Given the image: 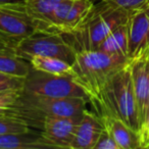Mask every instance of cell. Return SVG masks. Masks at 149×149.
Listing matches in <instances>:
<instances>
[{
    "label": "cell",
    "mask_w": 149,
    "mask_h": 149,
    "mask_svg": "<svg viewBox=\"0 0 149 149\" xmlns=\"http://www.w3.org/2000/svg\"><path fill=\"white\" fill-rule=\"evenodd\" d=\"M94 149H120L118 145L116 144V140L112 137L111 133L103 126L101 134L96 142Z\"/></svg>",
    "instance_id": "cell-24"
},
{
    "label": "cell",
    "mask_w": 149,
    "mask_h": 149,
    "mask_svg": "<svg viewBox=\"0 0 149 149\" xmlns=\"http://www.w3.org/2000/svg\"><path fill=\"white\" fill-rule=\"evenodd\" d=\"M21 93L22 91H17V90L0 92V116L10 113Z\"/></svg>",
    "instance_id": "cell-22"
},
{
    "label": "cell",
    "mask_w": 149,
    "mask_h": 149,
    "mask_svg": "<svg viewBox=\"0 0 149 149\" xmlns=\"http://www.w3.org/2000/svg\"><path fill=\"white\" fill-rule=\"evenodd\" d=\"M13 2H24V0H0V3H13Z\"/></svg>",
    "instance_id": "cell-27"
},
{
    "label": "cell",
    "mask_w": 149,
    "mask_h": 149,
    "mask_svg": "<svg viewBox=\"0 0 149 149\" xmlns=\"http://www.w3.org/2000/svg\"><path fill=\"white\" fill-rule=\"evenodd\" d=\"M54 148L40 133L31 130L19 134L0 135V149H46Z\"/></svg>",
    "instance_id": "cell-14"
},
{
    "label": "cell",
    "mask_w": 149,
    "mask_h": 149,
    "mask_svg": "<svg viewBox=\"0 0 149 149\" xmlns=\"http://www.w3.org/2000/svg\"><path fill=\"white\" fill-rule=\"evenodd\" d=\"M72 1L74 0H60L57 3L55 9H54L53 17H52V27H53L54 33L61 34L62 26H63L68 10L72 4Z\"/></svg>",
    "instance_id": "cell-20"
},
{
    "label": "cell",
    "mask_w": 149,
    "mask_h": 149,
    "mask_svg": "<svg viewBox=\"0 0 149 149\" xmlns=\"http://www.w3.org/2000/svg\"><path fill=\"white\" fill-rule=\"evenodd\" d=\"M128 23V22H127ZM120 26L114 29L99 45L97 50L111 54H125L128 55V25Z\"/></svg>",
    "instance_id": "cell-18"
},
{
    "label": "cell",
    "mask_w": 149,
    "mask_h": 149,
    "mask_svg": "<svg viewBox=\"0 0 149 149\" xmlns=\"http://www.w3.org/2000/svg\"><path fill=\"white\" fill-rule=\"evenodd\" d=\"M138 134L140 137L141 148H149V116L141 125Z\"/></svg>",
    "instance_id": "cell-25"
},
{
    "label": "cell",
    "mask_w": 149,
    "mask_h": 149,
    "mask_svg": "<svg viewBox=\"0 0 149 149\" xmlns=\"http://www.w3.org/2000/svg\"><path fill=\"white\" fill-rule=\"evenodd\" d=\"M24 91L52 98H87L86 91L72 76H56L31 68L25 79Z\"/></svg>",
    "instance_id": "cell-6"
},
{
    "label": "cell",
    "mask_w": 149,
    "mask_h": 149,
    "mask_svg": "<svg viewBox=\"0 0 149 149\" xmlns=\"http://www.w3.org/2000/svg\"><path fill=\"white\" fill-rule=\"evenodd\" d=\"M91 103L97 109L96 113L112 114L139 132L140 118L129 64L108 80L99 99Z\"/></svg>",
    "instance_id": "cell-2"
},
{
    "label": "cell",
    "mask_w": 149,
    "mask_h": 149,
    "mask_svg": "<svg viewBox=\"0 0 149 149\" xmlns=\"http://www.w3.org/2000/svg\"><path fill=\"white\" fill-rule=\"evenodd\" d=\"M95 1H101L116 8L124 9L128 13L146 7L149 3V0H95Z\"/></svg>",
    "instance_id": "cell-21"
},
{
    "label": "cell",
    "mask_w": 149,
    "mask_h": 149,
    "mask_svg": "<svg viewBox=\"0 0 149 149\" xmlns=\"http://www.w3.org/2000/svg\"><path fill=\"white\" fill-rule=\"evenodd\" d=\"M94 6V0H74L62 26V35H70L77 31L85 23Z\"/></svg>",
    "instance_id": "cell-16"
},
{
    "label": "cell",
    "mask_w": 149,
    "mask_h": 149,
    "mask_svg": "<svg viewBox=\"0 0 149 149\" xmlns=\"http://www.w3.org/2000/svg\"><path fill=\"white\" fill-rule=\"evenodd\" d=\"M147 6H148V7H149V3H148V5H147Z\"/></svg>",
    "instance_id": "cell-28"
},
{
    "label": "cell",
    "mask_w": 149,
    "mask_h": 149,
    "mask_svg": "<svg viewBox=\"0 0 149 149\" xmlns=\"http://www.w3.org/2000/svg\"><path fill=\"white\" fill-rule=\"evenodd\" d=\"M29 62L31 64V68L36 70L56 76H72L74 78L72 64L60 58L34 56L29 60Z\"/></svg>",
    "instance_id": "cell-17"
},
{
    "label": "cell",
    "mask_w": 149,
    "mask_h": 149,
    "mask_svg": "<svg viewBox=\"0 0 149 149\" xmlns=\"http://www.w3.org/2000/svg\"><path fill=\"white\" fill-rule=\"evenodd\" d=\"M30 131V125L19 116L5 114L0 116V135L19 134Z\"/></svg>",
    "instance_id": "cell-19"
},
{
    "label": "cell",
    "mask_w": 149,
    "mask_h": 149,
    "mask_svg": "<svg viewBox=\"0 0 149 149\" xmlns=\"http://www.w3.org/2000/svg\"><path fill=\"white\" fill-rule=\"evenodd\" d=\"M129 66L138 105L141 127L145 118V108L149 94V47L139 56L131 58Z\"/></svg>",
    "instance_id": "cell-10"
},
{
    "label": "cell",
    "mask_w": 149,
    "mask_h": 149,
    "mask_svg": "<svg viewBox=\"0 0 149 149\" xmlns=\"http://www.w3.org/2000/svg\"><path fill=\"white\" fill-rule=\"evenodd\" d=\"M131 58L125 54H111L100 50L77 51L74 62V79L83 88L90 102L99 99L108 80L120 68L128 65Z\"/></svg>",
    "instance_id": "cell-1"
},
{
    "label": "cell",
    "mask_w": 149,
    "mask_h": 149,
    "mask_svg": "<svg viewBox=\"0 0 149 149\" xmlns=\"http://www.w3.org/2000/svg\"><path fill=\"white\" fill-rule=\"evenodd\" d=\"M128 55L134 58L149 47V7L130 13L128 19Z\"/></svg>",
    "instance_id": "cell-8"
},
{
    "label": "cell",
    "mask_w": 149,
    "mask_h": 149,
    "mask_svg": "<svg viewBox=\"0 0 149 149\" xmlns=\"http://www.w3.org/2000/svg\"><path fill=\"white\" fill-rule=\"evenodd\" d=\"M90 102L87 98H52L25 92L23 90L17 103L11 109V116L25 120L30 126L41 129L47 116H61L80 120Z\"/></svg>",
    "instance_id": "cell-3"
},
{
    "label": "cell",
    "mask_w": 149,
    "mask_h": 149,
    "mask_svg": "<svg viewBox=\"0 0 149 149\" xmlns=\"http://www.w3.org/2000/svg\"><path fill=\"white\" fill-rule=\"evenodd\" d=\"M94 1H95V0H94Z\"/></svg>",
    "instance_id": "cell-29"
},
{
    "label": "cell",
    "mask_w": 149,
    "mask_h": 149,
    "mask_svg": "<svg viewBox=\"0 0 149 149\" xmlns=\"http://www.w3.org/2000/svg\"><path fill=\"white\" fill-rule=\"evenodd\" d=\"M25 87V79L24 78L15 77L10 74L0 72V92L11 91H23Z\"/></svg>",
    "instance_id": "cell-23"
},
{
    "label": "cell",
    "mask_w": 149,
    "mask_h": 149,
    "mask_svg": "<svg viewBox=\"0 0 149 149\" xmlns=\"http://www.w3.org/2000/svg\"><path fill=\"white\" fill-rule=\"evenodd\" d=\"M19 57L29 61L34 56L57 57L70 62H74L76 49L62 34L53 32L34 31L31 35L24 38L15 48Z\"/></svg>",
    "instance_id": "cell-5"
},
{
    "label": "cell",
    "mask_w": 149,
    "mask_h": 149,
    "mask_svg": "<svg viewBox=\"0 0 149 149\" xmlns=\"http://www.w3.org/2000/svg\"><path fill=\"white\" fill-rule=\"evenodd\" d=\"M149 116V94H148V98H147V103H146V108H145V118L144 120L148 118ZM144 123V122H143Z\"/></svg>",
    "instance_id": "cell-26"
},
{
    "label": "cell",
    "mask_w": 149,
    "mask_h": 149,
    "mask_svg": "<svg viewBox=\"0 0 149 149\" xmlns=\"http://www.w3.org/2000/svg\"><path fill=\"white\" fill-rule=\"evenodd\" d=\"M102 130L103 124L99 116L86 108L78 122L70 149H94Z\"/></svg>",
    "instance_id": "cell-11"
},
{
    "label": "cell",
    "mask_w": 149,
    "mask_h": 149,
    "mask_svg": "<svg viewBox=\"0 0 149 149\" xmlns=\"http://www.w3.org/2000/svg\"><path fill=\"white\" fill-rule=\"evenodd\" d=\"M130 13L95 1L93 10L76 32L63 35L76 51L97 50L101 42L120 26L128 22Z\"/></svg>",
    "instance_id": "cell-4"
},
{
    "label": "cell",
    "mask_w": 149,
    "mask_h": 149,
    "mask_svg": "<svg viewBox=\"0 0 149 149\" xmlns=\"http://www.w3.org/2000/svg\"><path fill=\"white\" fill-rule=\"evenodd\" d=\"M31 68L30 62L19 57L13 48L0 45V72L26 79Z\"/></svg>",
    "instance_id": "cell-15"
},
{
    "label": "cell",
    "mask_w": 149,
    "mask_h": 149,
    "mask_svg": "<svg viewBox=\"0 0 149 149\" xmlns=\"http://www.w3.org/2000/svg\"><path fill=\"white\" fill-rule=\"evenodd\" d=\"M101 120L103 126L111 133L120 149L141 148L140 137L137 131L132 129L124 120L105 112L96 113Z\"/></svg>",
    "instance_id": "cell-12"
},
{
    "label": "cell",
    "mask_w": 149,
    "mask_h": 149,
    "mask_svg": "<svg viewBox=\"0 0 149 149\" xmlns=\"http://www.w3.org/2000/svg\"><path fill=\"white\" fill-rule=\"evenodd\" d=\"M79 120L61 116H47L41 127L42 136L54 148L70 149Z\"/></svg>",
    "instance_id": "cell-9"
},
{
    "label": "cell",
    "mask_w": 149,
    "mask_h": 149,
    "mask_svg": "<svg viewBox=\"0 0 149 149\" xmlns=\"http://www.w3.org/2000/svg\"><path fill=\"white\" fill-rule=\"evenodd\" d=\"M34 31L24 2L0 3V45L15 49Z\"/></svg>",
    "instance_id": "cell-7"
},
{
    "label": "cell",
    "mask_w": 149,
    "mask_h": 149,
    "mask_svg": "<svg viewBox=\"0 0 149 149\" xmlns=\"http://www.w3.org/2000/svg\"><path fill=\"white\" fill-rule=\"evenodd\" d=\"M60 0H24V5L35 31L53 32L52 17ZM54 33V32H53Z\"/></svg>",
    "instance_id": "cell-13"
}]
</instances>
